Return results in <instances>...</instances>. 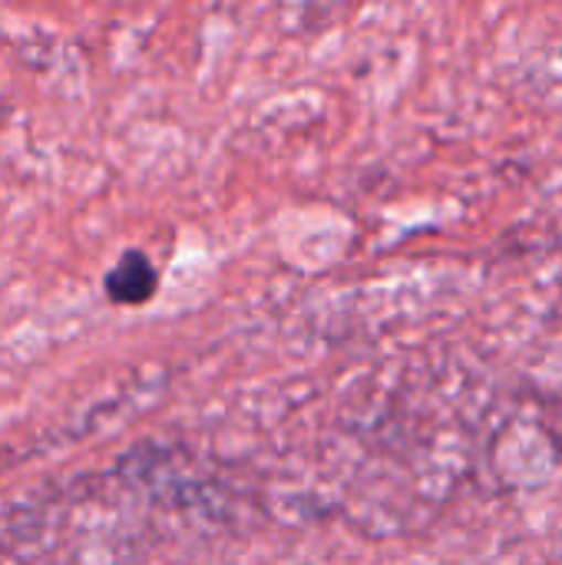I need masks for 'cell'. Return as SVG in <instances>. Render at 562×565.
<instances>
[{
	"mask_svg": "<svg viewBox=\"0 0 562 565\" xmlns=\"http://www.w3.org/2000/svg\"><path fill=\"white\" fill-rule=\"evenodd\" d=\"M103 285H106L109 301H116V305H142V301H149L156 295L159 271H156V265L149 262L146 252L129 248L109 268V275H106Z\"/></svg>",
	"mask_w": 562,
	"mask_h": 565,
	"instance_id": "cell-1",
	"label": "cell"
}]
</instances>
